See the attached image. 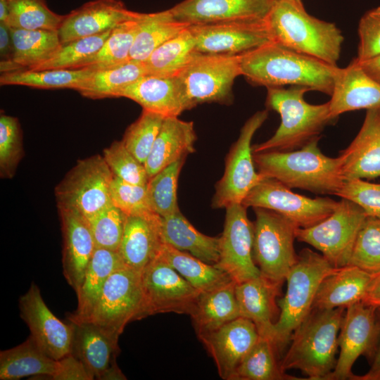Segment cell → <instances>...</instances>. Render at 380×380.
I'll return each instance as SVG.
<instances>
[{"label":"cell","instance_id":"cell-1","mask_svg":"<svg viewBox=\"0 0 380 380\" xmlns=\"http://www.w3.org/2000/svg\"><path fill=\"white\" fill-rule=\"evenodd\" d=\"M240 66L241 75L254 85L303 86L330 96L340 68L274 41L240 54Z\"/></svg>","mask_w":380,"mask_h":380},{"label":"cell","instance_id":"cell-2","mask_svg":"<svg viewBox=\"0 0 380 380\" xmlns=\"http://www.w3.org/2000/svg\"><path fill=\"white\" fill-rule=\"evenodd\" d=\"M320 137L299 149L253 153L257 171L290 189L317 194L336 195L344 184L339 157L325 156L318 146Z\"/></svg>","mask_w":380,"mask_h":380},{"label":"cell","instance_id":"cell-3","mask_svg":"<svg viewBox=\"0 0 380 380\" xmlns=\"http://www.w3.org/2000/svg\"><path fill=\"white\" fill-rule=\"evenodd\" d=\"M272 41L338 66L343 36L332 23L310 15L302 0H275L266 18Z\"/></svg>","mask_w":380,"mask_h":380},{"label":"cell","instance_id":"cell-4","mask_svg":"<svg viewBox=\"0 0 380 380\" xmlns=\"http://www.w3.org/2000/svg\"><path fill=\"white\" fill-rule=\"evenodd\" d=\"M266 106L280 115L281 122L274 135L253 146V153L265 151H290L300 148L320 137L324 127L336 121L331 117L329 102L308 103L304 95L311 91L303 86L267 87Z\"/></svg>","mask_w":380,"mask_h":380},{"label":"cell","instance_id":"cell-5","mask_svg":"<svg viewBox=\"0 0 380 380\" xmlns=\"http://www.w3.org/2000/svg\"><path fill=\"white\" fill-rule=\"evenodd\" d=\"M345 309H312L293 332L281 369L284 372L299 369L310 380H327L337 361L338 338Z\"/></svg>","mask_w":380,"mask_h":380},{"label":"cell","instance_id":"cell-6","mask_svg":"<svg viewBox=\"0 0 380 380\" xmlns=\"http://www.w3.org/2000/svg\"><path fill=\"white\" fill-rule=\"evenodd\" d=\"M338 268L310 248H304L298 254L296 262L286 277V293L277 303L279 315L272 337L277 350L290 341L294 330L311 312L322 280Z\"/></svg>","mask_w":380,"mask_h":380},{"label":"cell","instance_id":"cell-7","mask_svg":"<svg viewBox=\"0 0 380 380\" xmlns=\"http://www.w3.org/2000/svg\"><path fill=\"white\" fill-rule=\"evenodd\" d=\"M145 317L141 272L123 265L110 275L90 315L83 322L95 324L118 340L129 322Z\"/></svg>","mask_w":380,"mask_h":380},{"label":"cell","instance_id":"cell-8","mask_svg":"<svg viewBox=\"0 0 380 380\" xmlns=\"http://www.w3.org/2000/svg\"><path fill=\"white\" fill-rule=\"evenodd\" d=\"M253 210L254 261L261 274L283 284L298 259L294 241L298 227L275 211L263 208Z\"/></svg>","mask_w":380,"mask_h":380},{"label":"cell","instance_id":"cell-9","mask_svg":"<svg viewBox=\"0 0 380 380\" xmlns=\"http://www.w3.org/2000/svg\"><path fill=\"white\" fill-rule=\"evenodd\" d=\"M239 75L240 55L198 53L177 76L189 110L203 103H228Z\"/></svg>","mask_w":380,"mask_h":380},{"label":"cell","instance_id":"cell-10","mask_svg":"<svg viewBox=\"0 0 380 380\" xmlns=\"http://www.w3.org/2000/svg\"><path fill=\"white\" fill-rule=\"evenodd\" d=\"M367 216L356 203L341 198L327 218L308 228H298L296 239L318 250L335 267L348 265L359 230Z\"/></svg>","mask_w":380,"mask_h":380},{"label":"cell","instance_id":"cell-11","mask_svg":"<svg viewBox=\"0 0 380 380\" xmlns=\"http://www.w3.org/2000/svg\"><path fill=\"white\" fill-rule=\"evenodd\" d=\"M267 117V109L258 111L241 127L227 156L223 176L215 185L212 208H226L234 203H242L249 191L265 178L255 170L251 141Z\"/></svg>","mask_w":380,"mask_h":380},{"label":"cell","instance_id":"cell-12","mask_svg":"<svg viewBox=\"0 0 380 380\" xmlns=\"http://www.w3.org/2000/svg\"><path fill=\"white\" fill-rule=\"evenodd\" d=\"M113 176L103 156L78 160L55 188L58 205L75 208L90 220L112 204L110 186Z\"/></svg>","mask_w":380,"mask_h":380},{"label":"cell","instance_id":"cell-13","mask_svg":"<svg viewBox=\"0 0 380 380\" xmlns=\"http://www.w3.org/2000/svg\"><path fill=\"white\" fill-rule=\"evenodd\" d=\"M274 178L265 177L243 199L246 207L275 211L299 228L314 226L332 214L338 202L329 197L310 198L293 192Z\"/></svg>","mask_w":380,"mask_h":380},{"label":"cell","instance_id":"cell-14","mask_svg":"<svg viewBox=\"0 0 380 380\" xmlns=\"http://www.w3.org/2000/svg\"><path fill=\"white\" fill-rule=\"evenodd\" d=\"M146 315L175 312L190 315L200 292L158 255L141 272Z\"/></svg>","mask_w":380,"mask_h":380},{"label":"cell","instance_id":"cell-15","mask_svg":"<svg viewBox=\"0 0 380 380\" xmlns=\"http://www.w3.org/2000/svg\"><path fill=\"white\" fill-rule=\"evenodd\" d=\"M377 308L364 302L348 307L341 325L338 343L339 355L327 380L356 379L352 367L362 355H374L380 334Z\"/></svg>","mask_w":380,"mask_h":380},{"label":"cell","instance_id":"cell-16","mask_svg":"<svg viewBox=\"0 0 380 380\" xmlns=\"http://www.w3.org/2000/svg\"><path fill=\"white\" fill-rule=\"evenodd\" d=\"M242 203L226 208L224 229L220 236V253L215 266L239 284L261 274L253 256L254 224Z\"/></svg>","mask_w":380,"mask_h":380},{"label":"cell","instance_id":"cell-17","mask_svg":"<svg viewBox=\"0 0 380 380\" xmlns=\"http://www.w3.org/2000/svg\"><path fill=\"white\" fill-rule=\"evenodd\" d=\"M189 29L201 53L240 55L272 41L266 19L190 25Z\"/></svg>","mask_w":380,"mask_h":380},{"label":"cell","instance_id":"cell-18","mask_svg":"<svg viewBox=\"0 0 380 380\" xmlns=\"http://www.w3.org/2000/svg\"><path fill=\"white\" fill-rule=\"evenodd\" d=\"M19 309L30 336L46 354L58 360L72 353L74 324L62 322L51 311L34 283L19 298Z\"/></svg>","mask_w":380,"mask_h":380},{"label":"cell","instance_id":"cell-19","mask_svg":"<svg viewBox=\"0 0 380 380\" xmlns=\"http://www.w3.org/2000/svg\"><path fill=\"white\" fill-rule=\"evenodd\" d=\"M260 337L255 324L239 317L198 338L213 358L220 376L232 380L241 361Z\"/></svg>","mask_w":380,"mask_h":380},{"label":"cell","instance_id":"cell-20","mask_svg":"<svg viewBox=\"0 0 380 380\" xmlns=\"http://www.w3.org/2000/svg\"><path fill=\"white\" fill-rule=\"evenodd\" d=\"M275 0H184L170 10L189 25L265 20Z\"/></svg>","mask_w":380,"mask_h":380},{"label":"cell","instance_id":"cell-21","mask_svg":"<svg viewBox=\"0 0 380 380\" xmlns=\"http://www.w3.org/2000/svg\"><path fill=\"white\" fill-rule=\"evenodd\" d=\"M63 233V270L69 285L80 289L96 248L88 220L71 207L58 205Z\"/></svg>","mask_w":380,"mask_h":380},{"label":"cell","instance_id":"cell-22","mask_svg":"<svg viewBox=\"0 0 380 380\" xmlns=\"http://www.w3.org/2000/svg\"><path fill=\"white\" fill-rule=\"evenodd\" d=\"M139 14L120 0H92L65 15L58 32L61 44L103 33Z\"/></svg>","mask_w":380,"mask_h":380},{"label":"cell","instance_id":"cell-23","mask_svg":"<svg viewBox=\"0 0 380 380\" xmlns=\"http://www.w3.org/2000/svg\"><path fill=\"white\" fill-rule=\"evenodd\" d=\"M338 157L346 181L380 177V108L366 110L360 131Z\"/></svg>","mask_w":380,"mask_h":380},{"label":"cell","instance_id":"cell-24","mask_svg":"<svg viewBox=\"0 0 380 380\" xmlns=\"http://www.w3.org/2000/svg\"><path fill=\"white\" fill-rule=\"evenodd\" d=\"M161 220L156 213L126 216L118 251L126 267L142 272L158 255L164 243Z\"/></svg>","mask_w":380,"mask_h":380},{"label":"cell","instance_id":"cell-25","mask_svg":"<svg viewBox=\"0 0 380 380\" xmlns=\"http://www.w3.org/2000/svg\"><path fill=\"white\" fill-rule=\"evenodd\" d=\"M117 97L129 99L143 110L167 117H178L188 110L182 83L177 76L145 75L121 89Z\"/></svg>","mask_w":380,"mask_h":380},{"label":"cell","instance_id":"cell-26","mask_svg":"<svg viewBox=\"0 0 380 380\" xmlns=\"http://www.w3.org/2000/svg\"><path fill=\"white\" fill-rule=\"evenodd\" d=\"M282 283L262 274L236 284L235 292L240 317L251 320L261 337L272 341L274 317L279 312L277 298Z\"/></svg>","mask_w":380,"mask_h":380},{"label":"cell","instance_id":"cell-27","mask_svg":"<svg viewBox=\"0 0 380 380\" xmlns=\"http://www.w3.org/2000/svg\"><path fill=\"white\" fill-rule=\"evenodd\" d=\"M329 102L330 114L380 108V84L369 77L353 59L339 68Z\"/></svg>","mask_w":380,"mask_h":380},{"label":"cell","instance_id":"cell-28","mask_svg":"<svg viewBox=\"0 0 380 380\" xmlns=\"http://www.w3.org/2000/svg\"><path fill=\"white\" fill-rule=\"evenodd\" d=\"M196 138L193 122L184 121L178 117L165 118L144 163L148 178L194 153Z\"/></svg>","mask_w":380,"mask_h":380},{"label":"cell","instance_id":"cell-29","mask_svg":"<svg viewBox=\"0 0 380 380\" xmlns=\"http://www.w3.org/2000/svg\"><path fill=\"white\" fill-rule=\"evenodd\" d=\"M374 275L353 265L338 267L322 280L312 309H346L362 302Z\"/></svg>","mask_w":380,"mask_h":380},{"label":"cell","instance_id":"cell-30","mask_svg":"<svg viewBox=\"0 0 380 380\" xmlns=\"http://www.w3.org/2000/svg\"><path fill=\"white\" fill-rule=\"evenodd\" d=\"M75 333L72 353L86 367L94 379L115 363L119 352L118 340L89 322L73 323Z\"/></svg>","mask_w":380,"mask_h":380},{"label":"cell","instance_id":"cell-31","mask_svg":"<svg viewBox=\"0 0 380 380\" xmlns=\"http://www.w3.org/2000/svg\"><path fill=\"white\" fill-rule=\"evenodd\" d=\"M161 217V233L165 243L208 264L215 265L218 262L220 237L198 232L180 211Z\"/></svg>","mask_w":380,"mask_h":380},{"label":"cell","instance_id":"cell-32","mask_svg":"<svg viewBox=\"0 0 380 380\" xmlns=\"http://www.w3.org/2000/svg\"><path fill=\"white\" fill-rule=\"evenodd\" d=\"M231 281L213 289L201 292L190 316L198 336L211 332L240 317Z\"/></svg>","mask_w":380,"mask_h":380},{"label":"cell","instance_id":"cell-33","mask_svg":"<svg viewBox=\"0 0 380 380\" xmlns=\"http://www.w3.org/2000/svg\"><path fill=\"white\" fill-rule=\"evenodd\" d=\"M125 265L118 251L96 248L78 291L77 308L68 315V322L77 323L90 315L110 275Z\"/></svg>","mask_w":380,"mask_h":380},{"label":"cell","instance_id":"cell-34","mask_svg":"<svg viewBox=\"0 0 380 380\" xmlns=\"http://www.w3.org/2000/svg\"><path fill=\"white\" fill-rule=\"evenodd\" d=\"M59 367V360L46 354L31 336L21 344L0 352L1 380H18L32 376L53 380Z\"/></svg>","mask_w":380,"mask_h":380},{"label":"cell","instance_id":"cell-35","mask_svg":"<svg viewBox=\"0 0 380 380\" xmlns=\"http://www.w3.org/2000/svg\"><path fill=\"white\" fill-rule=\"evenodd\" d=\"M11 30L13 53L4 73L31 70L49 59L61 46L58 30L11 27Z\"/></svg>","mask_w":380,"mask_h":380},{"label":"cell","instance_id":"cell-36","mask_svg":"<svg viewBox=\"0 0 380 380\" xmlns=\"http://www.w3.org/2000/svg\"><path fill=\"white\" fill-rule=\"evenodd\" d=\"M189 25L177 20L170 8L156 13H141L130 52V60L145 61L156 48Z\"/></svg>","mask_w":380,"mask_h":380},{"label":"cell","instance_id":"cell-37","mask_svg":"<svg viewBox=\"0 0 380 380\" xmlns=\"http://www.w3.org/2000/svg\"><path fill=\"white\" fill-rule=\"evenodd\" d=\"M198 53L189 27L156 48L143 62L146 75L177 76Z\"/></svg>","mask_w":380,"mask_h":380},{"label":"cell","instance_id":"cell-38","mask_svg":"<svg viewBox=\"0 0 380 380\" xmlns=\"http://www.w3.org/2000/svg\"><path fill=\"white\" fill-rule=\"evenodd\" d=\"M160 255L182 277L200 293L207 291L231 281L227 273L194 255L163 243Z\"/></svg>","mask_w":380,"mask_h":380},{"label":"cell","instance_id":"cell-39","mask_svg":"<svg viewBox=\"0 0 380 380\" xmlns=\"http://www.w3.org/2000/svg\"><path fill=\"white\" fill-rule=\"evenodd\" d=\"M145 75L143 62L130 60L114 67L94 70L75 90L93 99L117 97L121 89Z\"/></svg>","mask_w":380,"mask_h":380},{"label":"cell","instance_id":"cell-40","mask_svg":"<svg viewBox=\"0 0 380 380\" xmlns=\"http://www.w3.org/2000/svg\"><path fill=\"white\" fill-rule=\"evenodd\" d=\"M141 13L113 28L101 48L81 63L76 69L103 70L130 61V52L138 31Z\"/></svg>","mask_w":380,"mask_h":380},{"label":"cell","instance_id":"cell-41","mask_svg":"<svg viewBox=\"0 0 380 380\" xmlns=\"http://www.w3.org/2000/svg\"><path fill=\"white\" fill-rule=\"evenodd\" d=\"M277 349L267 338L260 336L236 369L232 380H297L284 372L276 359Z\"/></svg>","mask_w":380,"mask_h":380},{"label":"cell","instance_id":"cell-42","mask_svg":"<svg viewBox=\"0 0 380 380\" xmlns=\"http://www.w3.org/2000/svg\"><path fill=\"white\" fill-rule=\"evenodd\" d=\"M93 71L89 68L18 70L2 73L0 84L22 85L40 89H75Z\"/></svg>","mask_w":380,"mask_h":380},{"label":"cell","instance_id":"cell-43","mask_svg":"<svg viewBox=\"0 0 380 380\" xmlns=\"http://www.w3.org/2000/svg\"><path fill=\"white\" fill-rule=\"evenodd\" d=\"M7 3L6 24L11 28L58 30L65 15L52 11L46 0H7Z\"/></svg>","mask_w":380,"mask_h":380},{"label":"cell","instance_id":"cell-44","mask_svg":"<svg viewBox=\"0 0 380 380\" xmlns=\"http://www.w3.org/2000/svg\"><path fill=\"white\" fill-rule=\"evenodd\" d=\"M184 160L185 158H182L175 161L148 179L146 185L148 200L153 210L160 217L180 211L177 190Z\"/></svg>","mask_w":380,"mask_h":380},{"label":"cell","instance_id":"cell-45","mask_svg":"<svg viewBox=\"0 0 380 380\" xmlns=\"http://www.w3.org/2000/svg\"><path fill=\"white\" fill-rule=\"evenodd\" d=\"M348 265L380 274V217L367 215L357 234Z\"/></svg>","mask_w":380,"mask_h":380},{"label":"cell","instance_id":"cell-46","mask_svg":"<svg viewBox=\"0 0 380 380\" xmlns=\"http://www.w3.org/2000/svg\"><path fill=\"white\" fill-rule=\"evenodd\" d=\"M111 30L61 44L58 50L49 59L31 70H76L81 63L101 48Z\"/></svg>","mask_w":380,"mask_h":380},{"label":"cell","instance_id":"cell-47","mask_svg":"<svg viewBox=\"0 0 380 380\" xmlns=\"http://www.w3.org/2000/svg\"><path fill=\"white\" fill-rule=\"evenodd\" d=\"M164 119L162 115L143 110L124 134L122 140L124 145L143 164L151 151Z\"/></svg>","mask_w":380,"mask_h":380},{"label":"cell","instance_id":"cell-48","mask_svg":"<svg viewBox=\"0 0 380 380\" xmlns=\"http://www.w3.org/2000/svg\"><path fill=\"white\" fill-rule=\"evenodd\" d=\"M125 217L126 215L112 203L88 220L96 248L118 251Z\"/></svg>","mask_w":380,"mask_h":380},{"label":"cell","instance_id":"cell-49","mask_svg":"<svg viewBox=\"0 0 380 380\" xmlns=\"http://www.w3.org/2000/svg\"><path fill=\"white\" fill-rule=\"evenodd\" d=\"M103 158L115 176L133 184H147L149 178L144 164L125 147L122 140L106 148Z\"/></svg>","mask_w":380,"mask_h":380},{"label":"cell","instance_id":"cell-50","mask_svg":"<svg viewBox=\"0 0 380 380\" xmlns=\"http://www.w3.org/2000/svg\"><path fill=\"white\" fill-rule=\"evenodd\" d=\"M22 132L18 120L13 116H0V173L11 178L23 156Z\"/></svg>","mask_w":380,"mask_h":380},{"label":"cell","instance_id":"cell-51","mask_svg":"<svg viewBox=\"0 0 380 380\" xmlns=\"http://www.w3.org/2000/svg\"><path fill=\"white\" fill-rule=\"evenodd\" d=\"M146 185L133 184L114 175L110 186L112 203L126 216L155 213L148 200Z\"/></svg>","mask_w":380,"mask_h":380},{"label":"cell","instance_id":"cell-52","mask_svg":"<svg viewBox=\"0 0 380 380\" xmlns=\"http://www.w3.org/2000/svg\"><path fill=\"white\" fill-rule=\"evenodd\" d=\"M336 196L356 203L367 215H380V183L361 179L346 180Z\"/></svg>","mask_w":380,"mask_h":380},{"label":"cell","instance_id":"cell-53","mask_svg":"<svg viewBox=\"0 0 380 380\" xmlns=\"http://www.w3.org/2000/svg\"><path fill=\"white\" fill-rule=\"evenodd\" d=\"M357 61L380 54V6L367 11L358 24Z\"/></svg>","mask_w":380,"mask_h":380},{"label":"cell","instance_id":"cell-54","mask_svg":"<svg viewBox=\"0 0 380 380\" xmlns=\"http://www.w3.org/2000/svg\"><path fill=\"white\" fill-rule=\"evenodd\" d=\"M59 369L53 380H92L94 376L72 353L58 360Z\"/></svg>","mask_w":380,"mask_h":380},{"label":"cell","instance_id":"cell-55","mask_svg":"<svg viewBox=\"0 0 380 380\" xmlns=\"http://www.w3.org/2000/svg\"><path fill=\"white\" fill-rule=\"evenodd\" d=\"M13 53V44L11 27L4 23H0V70L6 72L11 63Z\"/></svg>","mask_w":380,"mask_h":380},{"label":"cell","instance_id":"cell-56","mask_svg":"<svg viewBox=\"0 0 380 380\" xmlns=\"http://www.w3.org/2000/svg\"><path fill=\"white\" fill-rule=\"evenodd\" d=\"M354 60L369 77L380 84V54L364 61Z\"/></svg>","mask_w":380,"mask_h":380},{"label":"cell","instance_id":"cell-57","mask_svg":"<svg viewBox=\"0 0 380 380\" xmlns=\"http://www.w3.org/2000/svg\"><path fill=\"white\" fill-rule=\"evenodd\" d=\"M365 303L378 308L380 305V274H375L372 279L366 296L363 300Z\"/></svg>","mask_w":380,"mask_h":380},{"label":"cell","instance_id":"cell-58","mask_svg":"<svg viewBox=\"0 0 380 380\" xmlns=\"http://www.w3.org/2000/svg\"><path fill=\"white\" fill-rule=\"evenodd\" d=\"M378 309L380 311V308ZM356 379L380 380V343L374 353L373 361L369 370L364 376H357Z\"/></svg>","mask_w":380,"mask_h":380},{"label":"cell","instance_id":"cell-59","mask_svg":"<svg viewBox=\"0 0 380 380\" xmlns=\"http://www.w3.org/2000/svg\"><path fill=\"white\" fill-rule=\"evenodd\" d=\"M102 380H118L126 379L125 376L118 367L116 362L112 365L109 369L103 374Z\"/></svg>","mask_w":380,"mask_h":380},{"label":"cell","instance_id":"cell-60","mask_svg":"<svg viewBox=\"0 0 380 380\" xmlns=\"http://www.w3.org/2000/svg\"><path fill=\"white\" fill-rule=\"evenodd\" d=\"M8 15L7 0H0V23H6Z\"/></svg>","mask_w":380,"mask_h":380},{"label":"cell","instance_id":"cell-61","mask_svg":"<svg viewBox=\"0 0 380 380\" xmlns=\"http://www.w3.org/2000/svg\"><path fill=\"white\" fill-rule=\"evenodd\" d=\"M377 308H380V305H379V306Z\"/></svg>","mask_w":380,"mask_h":380},{"label":"cell","instance_id":"cell-62","mask_svg":"<svg viewBox=\"0 0 380 380\" xmlns=\"http://www.w3.org/2000/svg\"><path fill=\"white\" fill-rule=\"evenodd\" d=\"M377 217H380V215H379V216H377Z\"/></svg>","mask_w":380,"mask_h":380}]
</instances>
